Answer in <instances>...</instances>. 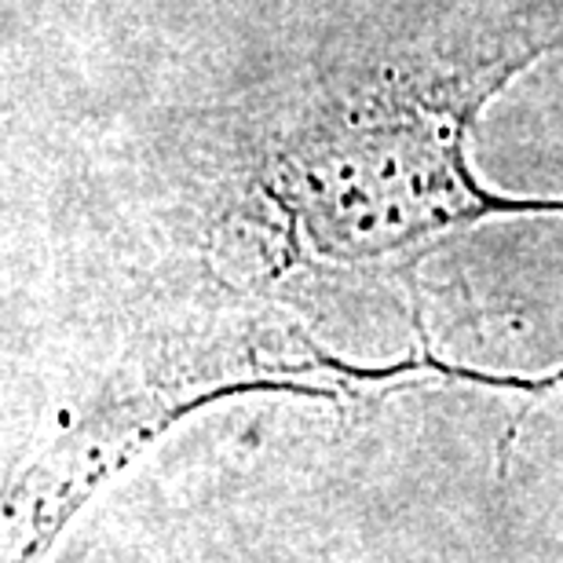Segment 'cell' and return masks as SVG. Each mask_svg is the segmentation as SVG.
Returning a JSON list of instances; mask_svg holds the SVG:
<instances>
[{
    "label": "cell",
    "mask_w": 563,
    "mask_h": 563,
    "mask_svg": "<svg viewBox=\"0 0 563 563\" xmlns=\"http://www.w3.org/2000/svg\"><path fill=\"white\" fill-rule=\"evenodd\" d=\"M556 44L563 15H534L325 92L275 146L267 195L333 261L391 256L487 217L563 212L494 195L465 154L479 110Z\"/></svg>",
    "instance_id": "obj_1"
}]
</instances>
